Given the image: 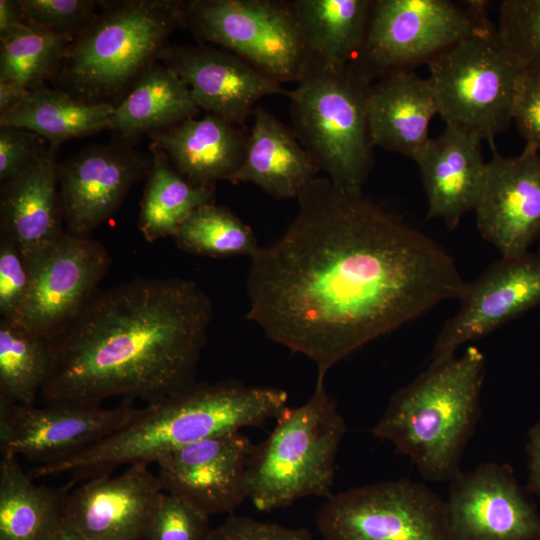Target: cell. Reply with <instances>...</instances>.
Masks as SVG:
<instances>
[{
	"instance_id": "6da1fadb",
	"label": "cell",
	"mask_w": 540,
	"mask_h": 540,
	"mask_svg": "<svg viewBox=\"0 0 540 540\" xmlns=\"http://www.w3.org/2000/svg\"><path fill=\"white\" fill-rule=\"evenodd\" d=\"M297 200L285 233L251 257L247 318L312 360L317 377L459 298L466 282L453 257L362 191L316 177Z\"/></svg>"
},
{
	"instance_id": "7a4b0ae2",
	"label": "cell",
	"mask_w": 540,
	"mask_h": 540,
	"mask_svg": "<svg viewBox=\"0 0 540 540\" xmlns=\"http://www.w3.org/2000/svg\"><path fill=\"white\" fill-rule=\"evenodd\" d=\"M212 317L209 296L187 279L136 278L98 292L52 340L40 397L99 405L174 396L197 382Z\"/></svg>"
},
{
	"instance_id": "3957f363",
	"label": "cell",
	"mask_w": 540,
	"mask_h": 540,
	"mask_svg": "<svg viewBox=\"0 0 540 540\" xmlns=\"http://www.w3.org/2000/svg\"><path fill=\"white\" fill-rule=\"evenodd\" d=\"M284 390L247 386L234 380L196 382L184 391L140 408L124 427L90 447L36 465L33 479L68 473L72 483L111 474L123 465L156 462L202 439L276 419L287 407Z\"/></svg>"
},
{
	"instance_id": "277c9868",
	"label": "cell",
	"mask_w": 540,
	"mask_h": 540,
	"mask_svg": "<svg viewBox=\"0 0 540 540\" xmlns=\"http://www.w3.org/2000/svg\"><path fill=\"white\" fill-rule=\"evenodd\" d=\"M485 357L473 345L430 364L391 398L371 432L411 459L422 477L451 481L480 416Z\"/></svg>"
},
{
	"instance_id": "5b68a950",
	"label": "cell",
	"mask_w": 540,
	"mask_h": 540,
	"mask_svg": "<svg viewBox=\"0 0 540 540\" xmlns=\"http://www.w3.org/2000/svg\"><path fill=\"white\" fill-rule=\"evenodd\" d=\"M181 27L182 1H99L51 82L80 102L115 107L162 60Z\"/></svg>"
},
{
	"instance_id": "8992f818",
	"label": "cell",
	"mask_w": 540,
	"mask_h": 540,
	"mask_svg": "<svg viewBox=\"0 0 540 540\" xmlns=\"http://www.w3.org/2000/svg\"><path fill=\"white\" fill-rule=\"evenodd\" d=\"M346 423L317 377L306 403L286 407L267 438L254 445L248 499L259 511L283 508L310 496L329 497Z\"/></svg>"
},
{
	"instance_id": "52a82bcc",
	"label": "cell",
	"mask_w": 540,
	"mask_h": 540,
	"mask_svg": "<svg viewBox=\"0 0 540 540\" xmlns=\"http://www.w3.org/2000/svg\"><path fill=\"white\" fill-rule=\"evenodd\" d=\"M372 81L353 64L327 67L311 58L288 91L293 132L335 185L362 191L373 166L367 118Z\"/></svg>"
},
{
	"instance_id": "ba28073f",
	"label": "cell",
	"mask_w": 540,
	"mask_h": 540,
	"mask_svg": "<svg viewBox=\"0 0 540 540\" xmlns=\"http://www.w3.org/2000/svg\"><path fill=\"white\" fill-rule=\"evenodd\" d=\"M438 115L446 126L494 138L512 121L523 70L489 21L427 63Z\"/></svg>"
},
{
	"instance_id": "9c48e42d",
	"label": "cell",
	"mask_w": 540,
	"mask_h": 540,
	"mask_svg": "<svg viewBox=\"0 0 540 540\" xmlns=\"http://www.w3.org/2000/svg\"><path fill=\"white\" fill-rule=\"evenodd\" d=\"M489 21L487 2L481 0L464 6L449 0H376L353 65L372 82L411 71Z\"/></svg>"
},
{
	"instance_id": "30bf717a",
	"label": "cell",
	"mask_w": 540,
	"mask_h": 540,
	"mask_svg": "<svg viewBox=\"0 0 540 540\" xmlns=\"http://www.w3.org/2000/svg\"><path fill=\"white\" fill-rule=\"evenodd\" d=\"M184 28L280 83L297 82L310 54L292 1H182Z\"/></svg>"
},
{
	"instance_id": "8fae6325",
	"label": "cell",
	"mask_w": 540,
	"mask_h": 540,
	"mask_svg": "<svg viewBox=\"0 0 540 540\" xmlns=\"http://www.w3.org/2000/svg\"><path fill=\"white\" fill-rule=\"evenodd\" d=\"M316 526L324 540H452L445 501L409 479L331 494Z\"/></svg>"
},
{
	"instance_id": "7c38bea8",
	"label": "cell",
	"mask_w": 540,
	"mask_h": 540,
	"mask_svg": "<svg viewBox=\"0 0 540 540\" xmlns=\"http://www.w3.org/2000/svg\"><path fill=\"white\" fill-rule=\"evenodd\" d=\"M26 260L30 286L16 321L51 340L80 314L111 265L100 242L66 231Z\"/></svg>"
},
{
	"instance_id": "4fadbf2b",
	"label": "cell",
	"mask_w": 540,
	"mask_h": 540,
	"mask_svg": "<svg viewBox=\"0 0 540 540\" xmlns=\"http://www.w3.org/2000/svg\"><path fill=\"white\" fill-rule=\"evenodd\" d=\"M21 405L0 399L1 456L39 464L63 459L127 425L139 412L131 403L113 408L73 403Z\"/></svg>"
},
{
	"instance_id": "5bb4252c",
	"label": "cell",
	"mask_w": 540,
	"mask_h": 540,
	"mask_svg": "<svg viewBox=\"0 0 540 540\" xmlns=\"http://www.w3.org/2000/svg\"><path fill=\"white\" fill-rule=\"evenodd\" d=\"M151 166V154L117 139L88 145L58 163L66 232L89 237L119 210L132 186L147 177Z\"/></svg>"
},
{
	"instance_id": "9a60e30c",
	"label": "cell",
	"mask_w": 540,
	"mask_h": 540,
	"mask_svg": "<svg viewBox=\"0 0 540 540\" xmlns=\"http://www.w3.org/2000/svg\"><path fill=\"white\" fill-rule=\"evenodd\" d=\"M457 313L445 322L431 353L430 364L455 356L463 344L481 338L540 305V253L504 258L466 282Z\"/></svg>"
},
{
	"instance_id": "2e32d148",
	"label": "cell",
	"mask_w": 540,
	"mask_h": 540,
	"mask_svg": "<svg viewBox=\"0 0 540 540\" xmlns=\"http://www.w3.org/2000/svg\"><path fill=\"white\" fill-rule=\"evenodd\" d=\"M445 503L452 540H540V516L507 465L460 471Z\"/></svg>"
},
{
	"instance_id": "e0dca14e",
	"label": "cell",
	"mask_w": 540,
	"mask_h": 540,
	"mask_svg": "<svg viewBox=\"0 0 540 540\" xmlns=\"http://www.w3.org/2000/svg\"><path fill=\"white\" fill-rule=\"evenodd\" d=\"M254 448L240 432L211 436L161 456L155 463L164 492L209 516L233 513L248 498V467Z\"/></svg>"
},
{
	"instance_id": "ac0fdd59",
	"label": "cell",
	"mask_w": 540,
	"mask_h": 540,
	"mask_svg": "<svg viewBox=\"0 0 540 540\" xmlns=\"http://www.w3.org/2000/svg\"><path fill=\"white\" fill-rule=\"evenodd\" d=\"M474 211L479 233L501 257L528 253L540 238L539 151L524 148L511 157L495 152Z\"/></svg>"
},
{
	"instance_id": "d6986e66",
	"label": "cell",
	"mask_w": 540,
	"mask_h": 540,
	"mask_svg": "<svg viewBox=\"0 0 540 540\" xmlns=\"http://www.w3.org/2000/svg\"><path fill=\"white\" fill-rule=\"evenodd\" d=\"M163 493L149 464H131L67 492L63 515L89 540H144Z\"/></svg>"
},
{
	"instance_id": "ffe728a7",
	"label": "cell",
	"mask_w": 540,
	"mask_h": 540,
	"mask_svg": "<svg viewBox=\"0 0 540 540\" xmlns=\"http://www.w3.org/2000/svg\"><path fill=\"white\" fill-rule=\"evenodd\" d=\"M161 61L187 85L199 109L240 127L259 99L288 95L282 83L220 47L171 45Z\"/></svg>"
},
{
	"instance_id": "44dd1931",
	"label": "cell",
	"mask_w": 540,
	"mask_h": 540,
	"mask_svg": "<svg viewBox=\"0 0 540 540\" xmlns=\"http://www.w3.org/2000/svg\"><path fill=\"white\" fill-rule=\"evenodd\" d=\"M482 141L446 126L414 159L427 198V218L441 219L449 230H455L478 202L487 164Z\"/></svg>"
},
{
	"instance_id": "7402d4cb",
	"label": "cell",
	"mask_w": 540,
	"mask_h": 540,
	"mask_svg": "<svg viewBox=\"0 0 540 540\" xmlns=\"http://www.w3.org/2000/svg\"><path fill=\"white\" fill-rule=\"evenodd\" d=\"M438 114L428 78L414 70L373 81L367 95V118L372 143L414 160L427 145L429 125Z\"/></svg>"
},
{
	"instance_id": "603a6c76",
	"label": "cell",
	"mask_w": 540,
	"mask_h": 540,
	"mask_svg": "<svg viewBox=\"0 0 540 540\" xmlns=\"http://www.w3.org/2000/svg\"><path fill=\"white\" fill-rule=\"evenodd\" d=\"M149 137L186 180L210 189L218 181H229L240 168L248 141L242 127L212 114L187 119Z\"/></svg>"
},
{
	"instance_id": "cb8c5ba5",
	"label": "cell",
	"mask_w": 540,
	"mask_h": 540,
	"mask_svg": "<svg viewBox=\"0 0 540 540\" xmlns=\"http://www.w3.org/2000/svg\"><path fill=\"white\" fill-rule=\"evenodd\" d=\"M57 152L35 169L0 183V236L13 242L26 259L64 232L58 190Z\"/></svg>"
},
{
	"instance_id": "d4e9b609",
	"label": "cell",
	"mask_w": 540,
	"mask_h": 540,
	"mask_svg": "<svg viewBox=\"0 0 540 540\" xmlns=\"http://www.w3.org/2000/svg\"><path fill=\"white\" fill-rule=\"evenodd\" d=\"M245 157L230 182L252 183L277 199L298 197L320 171L293 130L256 107Z\"/></svg>"
},
{
	"instance_id": "484cf974",
	"label": "cell",
	"mask_w": 540,
	"mask_h": 540,
	"mask_svg": "<svg viewBox=\"0 0 540 540\" xmlns=\"http://www.w3.org/2000/svg\"><path fill=\"white\" fill-rule=\"evenodd\" d=\"M199 108L189 88L168 66L156 63L113 108L106 130L134 145L144 135L195 118Z\"/></svg>"
},
{
	"instance_id": "4316f807",
	"label": "cell",
	"mask_w": 540,
	"mask_h": 540,
	"mask_svg": "<svg viewBox=\"0 0 540 540\" xmlns=\"http://www.w3.org/2000/svg\"><path fill=\"white\" fill-rule=\"evenodd\" d=\"M370 0L292 1L310 58L331 68L357 59L367 32Z\"/></svg>"
},
{
	"instance_id": "83f0119b",
	"label": "cell",
	"mask_w": 540,
	"mask_h": 540,
	"mask_svg": "<svg viewBox=\"0 0 540 540\" xmlns=\"http://www.w3.org/2000/svg\"><path fill=\"white\" fill-rule=\"evenodd\" d=\"M67 492L38 485L17 457L0 460V540H49L64 520Z\"/></svg>"
},
{
	"instance_id": "f1b7e54d",
	"label": "cell",
	"mask_w": 540,
	"mask_h": 540,
	"mask_svg": "<svg viewBox=\"0 0 540 540\" xmlns=\"http://www.w3.org/2000/svg\"><path fill=\"white\" fill-rule=\"evenodd\" d=\"M112 106L80 102L46 84L29 90L13 109L0 114V126L19 127L43 136L52 147L106 130Z\"/></svg>"
},
{
	"instance_id": "f546056e",
	"label": "cell",
	"mask_w": 540,
	"mask_h": 540,
	"mask_svg": "<svg viewBox=\"0 0 540 540\" xmlns=\"http://www.w3.org/2000/svg\"><path fill=\"white\" fill-rule=\"evenodd\" d=\"M152 166L140 203L138 228L147 242L173 237L198 208L214 203V190L193 185L170 163L166 153L150 144Z\"/></svg>"
},
{
	"instance_id": "4dcf8cb0",
	"label": "cell",
	"mask_w": 540,
	"mask_h": 540,
	"mask_svg": "<svg viewBox=\"0 0 540 540\" xmlns=\"http://www.w3.org/2000/svg\"><path fill=\"white\" fill-rule=\"evenodd\" d=\"M52 340L0 318V399L34 405L48 378Z\"/></svg>"
},
{
	"instance_id": "1f68e13d",
	"label": "cell",
	"mask_w": 540,
	"mask_h": 540,
	"mask_svg": "<svg viewBox=\"0 0 540 540\" xmlns=\"http://www.w3.org/2000/svg\"><path fill=\"white\" fill-rule=\"evenodd\" d=\"M72 41L25 23L0 38V80L29 90L52 81Z\"/></svg>"
},
{
	"instance_id": "d6a6232c",
	"label": "cell",
	"mask_w": 540,
	"mask_h": 540,
	"mask_svg": "<svg viewBox=\"0 0 540 540\" xmlns=\"http://www.w3.org/2000/svg\"><path fill=\"white\" fill-rule=\"evenodd\" d=\"M172 238L183 251L214 258H251L260 249L252 229L230 209L215 203L195 210Z\"/></svg>"
},
{
	"instance_id": "836d02e7",
	"label": "cell",
	"mask_w": 540,
	"mask_h": 540,
	"mask_svg": "<svg viewBox=\"0 0 540 540\" xmlns=\"http://www.w3.org/2000/svg\"><path fill=\"white\" fill-rule=\"evenodd\" d=\"M498 36L523 72L540 71V0H505Z\"/></svg>"
},
{
	"instance_id": "e575fe53",
	"label": "cell",
	"mask_w": 540,
	"mask_h": 540,
	"mask_svg": "<svg viewBox=\"0 0 540 540\" xmlns=\"http://www.w3.org/2000/svg\"><path fill=\"white\" fill-rule=\"evenodd\" d=\"M209 518L185 499L164 492L144 540H208Z\"/></svg>"
},
{
	"instance_id": "d590c367",
	"label": "cell",
	"mask_w": 540,
	"mask_h": 540,
	"mask_svg": "<svg viewBox=\"0 0 540 540\" xmlns=\"http://www.w3.org/2000/svg\"><path fill=\"white\" fill-rule=\"evenodd\" d=\"M25 23L74 40L92 21L99 1L19 0Z\"/></svg>"
},
{
	"instance_id": "8d00e7d4",
	"label": "cell",
	"mask_w": 540,
	"mask_h": 540,
	"mask_svg": "<svg viewBox=\"0 0 540 540\" xmlns=\"http://www.w3.org/2000/svg\"><path fill=\"white\" fill-rule=\"evenodd\" d=\"M41 135L19 127L0 126V183L19 177L41 165L53 152Z\"/></svg>"
},
{
	"instance_id": "74e56055",
	"label": "cell",
	"mask_w": 540,
	"mask_h": 540,
	"mask_svg": "<svg viewBox=\"0 0 540 540\" xmlns=\"http://www.w3.org/2000/svg\"><path fill=\"white\" fill-rule=\"evenodd\" d=\"M30 286V269L19 248L0 236V318L16 321Z\"/></svg>"
},
{
	"instance_id": "f35d334b",
	"label": "cell",
	"mask_w": 540,
	"mask_h": 540,
	"mask_svg": "<svg viewBox=\"0 0 540 540\" xmlns=\"http://www.w3.org/2000/svg\"><path fill=\"white\" fill-rule=\"evenodd\" d=\"M208 540H313V537L305 528L287 527L232 514L211 530Z\"/></svg>"
},
{
	"instance_id": "ab89813d",
	"label": "cell",
	"mask_w": 540,
	"mask_h": 540,
	"mask_svg": "<svg viewBox=\"0 0 540 540\" xmlns=\"http://www.w3.org/2000/svg\"><path fill=\"white\" fill-rule=\"evenodd\" d=\"M512 121L527 149L540 150V71L523 72L512 112Z\"/></svg>"
},
{
	"instance_id": "60d3db41",
	"label": "cell",
	"mask_w": 540,
	"mask_h": 540,
	"mask_svg": "<svg viewBox=\"0 0 540 540\" xmlns=\"http://www.w3.org/2000/svg\"><path fill=\"white\" fill-rule=\"evenodd\" d=\"M528 488L540 497V421L528 433Z\"/></svg>"
},
{
	"instance_id": "b9f144b4",
	"label": "cell",
	"mask_w": 540,
	"mask_h": 540,
	"mask_svg": "<svg viewBox=\"0 0 540 540\" xmlns=\"http://www.w3.org/2000/svg\"><path fill=\"white\" fill-rule=\"evenodd\" d=\"M25 24L19 0H0V38Z\"/></svg>"
},
{
	"instance_id": "7bdbcfd3",
	"label": "cell",
	"mask_w": 540,
	"mask_h": 540,
	"mask_svg": "<svg viewBox=\"0 0 540 540\" xmlns=\"http://www.w3.org/2000/svg\"><path fill=\"white\" fill-rule=\"evenodd\" d=\"M29 89L18 84L0 80V114L20 104L28 95Z\"/></svg>"
},
{
	"instance_id": "ee69618b",
	"label": "cell",
	"mask_w": 540,
	"mask_h": 540,
	"mask_svg": "<svg viewBox=\"0 0 540 540\" xmlns=\"http://www.w3.org/2000/svg\"><path fill=\"white\" fill-rule=\"evenodd\" d=\"M49 540H89L72 525H70L65 519L59 525L57 530L51 536Z\"/></svg>"
},
{
	"instance_id": "f6af8a7d",
	"label": "cell",
	"mask_w": 540,
	"mask_h": 540,
	"mask_svg": "<svg viewBox=\"0 0 540 540\" xmlns=\"http://www.w3.org/2000/svg\"><path fill=\"white\" fill-rule=\"evenodd\" d=\"M537 252L540 253V242H539V246H538Z\"/></svg>"
}]
</instances>
